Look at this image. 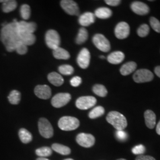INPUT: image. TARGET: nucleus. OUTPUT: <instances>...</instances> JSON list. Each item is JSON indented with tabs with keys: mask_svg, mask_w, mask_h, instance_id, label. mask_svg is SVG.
Masks as SVG:
<instances>
[{
	"mask_svg": "<svg viewBox=\"0 0 160 160\" xmlns=\"http://www.w3.org/2000/svg\"><path fill=\"white\" fill-rule=\"evenodd\" d=\"M144 118L147 126L149 129H153L156 123V116L152 110H148L144 113Z\"/></svg>",
	"mask_w": 160,
	"mask_h": 160,
	"instance_id": "18",
	"label": "nucleus"
},
{
	"mask_svg": "<svg viewBox=\"0 0 160 160\" xmlns=\"http://www.w3.org/2000/svg\"><path fill=\"white\" fill-rule=\"evenodd\" d=\"M48 79L52 85L57 87L62 85L64 82L63 77L59 74L55 72L49 74Z\"/></svg>",
	"mask_w": 160,
	"mask_h": 160,
	"instance_id": "21",
	"label": "nucleus"
},
{
	"mask_svg": "<svg viewBox=\"0 0 160 160\" xmlns=\"http://www.w3.org/2000/svg\"><path fill=\"white\" fill-rule=\"evenodd\" d=\"M105 2L110 6H118L120 4L121 1L120 0H106Z\"/></svg>",
	"mask_w": 160,
	"mask_h": 160,
	"instance_id": "42",
	"label": "nucleus"
},
{
	"mask_svg": "<svg viewBox=\"0 0 160 160\" xmlns=\"http://www.w3.org/2000/svg\"><path fill=\"white\" fill-rule=\"evenodd\" d=\"M80 126L79 120L72 116H63L58 122L59 128L65 131H74Z\"/></svg>",
	"mask_w": 160,
	"mask_h": 160,
	"instance_id": "3",
	"label": "nucleus"
},
{
	"mask_svg": "<svg viewBox=\"0 0 160 160\" xmlns=\"http://www.w3.org/2000/svg\"><path fill=\"white\" fill-rule=\"evenodd\" d=\"M39 131L40 135L45 138H51L53 135V129L51 123L46 118H40L38 122Z\"/></svg>",
	"mask_w": 160,
	"mask_h": 160,
	"instance_id": "5",
	"label": "nucleus"
},
{
	"mask_svg": "<svg viewBox=\"0 0 160 160\" xmlns=\"http://www.w3.org/2000/svg\"><path fill=\"white\" fill-rule=\"evenodd\" d=\"M137 67V65L135 62H129L122 65L120 69V73L122 75H128L133 72Z\"/></svg>",
	"mask_w": 160,
	"mask_h": 160,
	"instance_id": "22",
	"label": "nucleus"
},
{
	"mask_svg": "<svg viewBox=\"0 0 160 160\" xmlns=\"http://www.w3.org/2000/svg\"><path fill=\"white\" fill-rule=\"evenodd\" d=\"M104 109L102 106H97L89 113L88 117L90 119H96L102 116L104 113Z\"/></svg>",
	"mask_w": 160,
	"mask_h": 160,
	"instance_id": "31",
	"label": "nucleus"
},
{
	"mask_svg": "<svg viewBox=\"0 0 160 160\" xmlns=\"http://www.w3.org/2000/svg\"><path fill=\"white\" fill-rule=\"evenodd\" d=\"M18 31V30H17ZM20 40L26 44L27 46H30L33 45L36 42V37L34 34L29 33H24V32H18Z\"/></svg>",
	"mask_w": 160,
	"mask_h": 160,
	"instance_id": "20",
	"label": "nucleus"
},
{
	"mask_svg": "<svg viewBox=\"0 0 160 160\" xmlns=\"http://www.w3.org/2000/svg\"><path fill=\"white\" fill-rule=\"evenodd\" d=\"M36 160H49V159H47L46 158H44V157H39L38 158H37Z\"/></svg>",
	"mask_w": 160,
	"mask_h": 160,
	"instance_id": "45",
	"label": "nucleus"
},
{
	"mask_svg": "<svg viewBox=\"0 0 160 160\" xmlns=\"http://www.w3.org/2000/svg\"><path fill=\"white\" fill-rule=\"evenodd\" d=\"M36 154L40 157H44L51 156L52 154V150L51 148L48 147H43L36 150Z\"/></svg>",
	"mask_w": 160,
	"mask_h": 160,
	"instance_id": "32",
	"label": "nucleus"
},
{
	"mask_svg": "<svg viewBox=\"0 0 160 160\" xmlns=\"http://www.w3.org/2000/svg\"><path fill=\"white\" fill-rule=\"evenodd\" d=\"M133 78L137 83H143L149 82L153 80L154 74L147 69H141L137 70L133 74Z\"/></svg>",
	"mask_w": 160,
	"mask_h": 160,
	"instance_id": "7",
	"label": "nucleus"
},
{
	"mask_svg": "<svg viewBox=\"0 0 160 160\" xmlns=\"http://www.w3.org/2000/svg\"><path fill=\"white\" fill-rule=\"evenodd\" d=\"M92 91L98 96L101 97H106L108 94L106 88L102 84H96L92 87Z\"/></svg>",
	"mask_w": 160,
	"mask_h": 160,
	"instance_id": "30",
	"label": "nucleus"
},
{
	"mask_svg": "<svg viewBox=\"0 0 160 160\" xmlns=\"http://www.w3.org/2000/svg\"><path fill=\"white\" fill-rule=\"evenodd\" d=\"M20 15L24 20H28L31 15L30 7L28 4H23L20 7Z\"/></svg>",
	"mask_w": 160,
	"mask_h": 160,
	"instance_id": "33",
	"label": "nucleus"
},
{
	"mask_svg": "<svg viewBox=\"0 0 160 160\" xmlns=\"http://www.w3.org/2000/svg\"><path fill=\"white\" fill-rule=\"evenodd\" d=\"M58 71L62 74L65 75H69L73 74L74 69L71 65H61L58 68Z\"/></svg>",
	"mask_w": 160,
	"mask_h": 160,
	"instance_id": "34",
	"label": "nucleus"
},
{
	"mask_svg": "<svg viewBox=\"0 0 160 160\" xmlns=\"http://www.w3.org/2000/svg\"><path fill=\"white\" fill-rule=\"evenodd\" d=\"M72 160V159H71V158H68V159H65V160Z\"/></svg>",
	"mask_w": 160,
	"mask_h": 160,
	"instance_id": "47",
	"label": "nucleus"
},
{
	"mask_svg": "<svg viewBox=\"0 0 160 160\" xmlns=\"http://www.w3.org/2000/svg\"><path fill=\"white\" fill-rule=\"evenodd\" d=\"M151 26L156 32L160 33V22L154 17H151L149 19Z\"/></svg>",
	"mask_w": 160,
	"mask_h": 160,
	"instance_id": "36",
	"label": "nucleus"
},
{
	"mask_svg": "<svg viewBox=\"0 0 160 160\" xmlns=\"http://www.w3.org/2000/svg\"><path fill=\"white\" fill-rule=\"evenodd\" d=\"M145 150H146L145 147L143 146V145H138L132 148V152L133 154L140 155H143L145 152Z\"/></svg>",
	"mask_w": 160,
	"mask_h": 160,
	"instance_id": "38",
	"label": "nucleus"
},
{
	"mask_svg": "<svg viewBox=\"0 0 160 160\" xmlns=\"http://www.w3.org/2000/svg\"><path fill=\"white\" fill-rule=\"evenodd\" d=\"M126 160L125 159H123V158H120V159H118V160Z\"/></svg>",
	"mask_w": 160,
	"mask_h": 160,
	"instance_id": "48",
	"label": "nucleus"
},
{
	"mask_svg": "<svg viewBox=\"0 0 160 160\" xmlns=\"http://www.w3.org/2000/svg\"><path fill=\"white\" fill-rule=\"evenodd\" d=\"M95 21V15L91 12H86L80 16L78 22L82 26H88Z\"/></svg>",
	"mask_w": 160,
	"mask_h": 160,
	"instance_id": "17",
	"label": "nucleus"
},
{
	"mask_svg": "<svg viewBox=\"0 0 160 160\" xmlns=\"http://www.w3.org/2000/svg\"><path fill=\"white\" fill-rule=\"evenodd\" d=\"M81 82H82V80L80 77H74L70 81V83L71 86L74 87H77L80 86Z\"/></svg>",
	"mask_w": 160,
	"mask_h": 160,
	"instance_id": "40",
	"label": "nucleus"
},
{
	"mask_svg": "<svg viewBox=\"0 0 160 160\" xmlns=\"http://www.w3.org/2000/svg\"><path fill=\"white\" fill-rule=\"evenodd\" d=\"M18 136L20 141L24 143H28L32 140V135L24 128H22L18 132Z\"/></svg>",
	"mask_w": 160,
	"mask_h": 160,
	"instance_id": "25",
	"label": "nucleus"
},
{
	"mask_svg": "<svg viewBox=\"0 0 160 160\" xmlns=\"http://www.w3.org/2000/svg\"><path fill=\"white\" fill-rule=\"evenodd\" d=\"M17 3L14 0H6L3 3L2 9L4 12H10L14 11L17 8Z\"/></svg>",
	"mask_w": 160,
	"mask_h": 160,
	"instance_id": "27",
	"label": "nucleus"
},
{
	"mask_svg": "<svg viewBox=\"0 0 160 160\" xmlns=\"http://www.w3.org/2000/svg\"><path fill=\"white\" fill-rule=\"evenodd\" d=\"M53 55L58 59L66 60L70 58V54L68 52L61 47H58L53 50Z\"/></svg>",
	"mask_w": 160,
	"mask_h": 160,
	"instance_id": "24",
	"label": "nucleus"
},
{
	"mask_svg": "<svg viewBox=\"0 0 160 160\" xmlns=\"http://www.w3.org/2000/svg\"><path fill=\"white\" fill-rule=\"evenodd\" d=\"M116 137L120 141H125L128 138V134L123 131H117L116 132Z\"/></svg>",
	"mask_w": 160,
	"mask_h": 160,
	"instance_id": "39",
	"label": "nucleus"
},
{
	"mask_svg": "<svg viewBox=\"0 0 160 160\" xmlns=\"http://www.w3.org/2000/svg\"><path fill=\"white\" fill-rule=\"evenodd\" d=\"M131 10L138 15H146L149 12V8L146 4L140 1H135L131 6Z\"/></svg>",
	"mask_w": 160,
	"mask_h": 160,
	"instance_id": "16",
	"label": "nucleus"
},
{
	"mask_svg": "<svg viewBox=\"0 0 160 160\" xmlns=\"http://www.w3.org/2000/svg\"><path fill=\"white\" fill-rule=\"evenodd\" d=\"M17 22L14 19L12 23L7 24L1 29V39L7 51L10 52L14 51L17 44L22 42L17 31Z\"/></svg>",
	"mask_w": 160,
	"mask_h": 160,
	"instance_id": "1",
	"label": "nucleus"
},
{
	"mask_svg": "<svg viewBox=\"0 0 160 160\" xmlns=\"http://www.w3.org/2000/svg\"><path fill=\"white\" fill-rule=\"evenodd\" d=\"M17 30L19 32H25L33 33L36 31L37 25L34 22H26L24 21L18 22L17 23Z\"/></svg>",
	"mask_w": 160,
	"mask_h": 160,
	"instance_id": "15",
	"label": "nucleus"
},
{
	"mask_svg": "<svg viewBox=\"0 0 160 160\" xmlns=\"http://www.w3.org/2000/svg\"><path fill=\"white\" fill-rule=\"evenodd\" d=\"M106 120L117 131H123L128 125L126 118L123 114L116 111L109 112L106 117Z\"/></svg>",
	"mask_w": 160,
	"mask_h": 160,
	"instance_id": "2",
	"label": "nucleus"
},
{
	"mask_svg": "<svg viewBox=\"0 0 160 160\" xmlns=\"http://www.w3.org/2000/svg\"><path fill=\"white\" fill-rule=\"evenodd\" d=\"M100 58L101 59H104V58H105V57H104V56H100Z\"/></svg>",
	"mask_w": 160,
	"mask_h": 160,
	"instance_id": "46",
	"label": "nucleus"
},
{
	"mask_svg": "<svg viewBox=\"0 0 160 160\" xmlns=\"http://www.w3.org/2000/svg\"><path fill=\"white\" fill-rule=\"evenodd\" d=\"M71 99V96L69 93H58L52 98L51 100L52 105L54 108H60L67 104Z\"/></svg>",
	"mask_w": 160,
	"mask_h": 160,
	"instance_id": "8",
	"label": "nucleus"
},
{
	"mask_svg": "<svg viewBox=\"0 0 160 160\" xmlns=\"http://www.w3.org/2000/svg\"><path fill=\"white\" fill-rule=\"evenodd\" d=\"M125 59V55L122 52L116 51L111 53L108 57V62L112 64H119Z\"/></svg>",
	"mask_w": 160,
	"mask_h": 160,
	"instance_id": "19",
	"label": "nucleus"
},
{
	"mask_svg": "<svg viewBox=\"0 0 160 160\" xmlns=\"http://www.w3.org/2000/svg\"><path fill=\"white\" fill-rule=\"evenodd\" d=\"M92 42L97 49L101 51L108 52L110 50V43L103 34H95L92 38Z\"/></svg>",
	"mask_w": 160,
	"mask_h": 160,
	"instance_id": "6",
	"label": "nucleus"
},
{
	"mask_svg": "<svg viewBox=\"0 0 160 160\" xmlns=\"http://www.w3.org/2000/svg\"><path fill=\"white\" fill-rule=\"evenodd\" d=\"M116 37L119 39H126L130 33V27L126 22H122L117 24L114 29Z\"/></svg>",
	"mask_w": 160,
	"mask_h": 160,
	"instance_id": "12",
	"label": "nucleus"
},
{
	"mask_svg": "<svg viewBox=\"0 0 160 160\" xmlns=\"http://www.w3.org/2000/svg\"><path fill=\"white\" fill-rule=\"evenodd\" d=\"M8 99L12 104H18L21 100V94L17 90H12L8 96Z\"/></svg>",
	"mask_w": 160,
	"mask_h": 160,
	"instance_id": "29",
	"label": "nucleus"
},
{
	"mask_svg": "<svg viewBox=\"0 0 160 160\" xmlns=\"http://www.w3.org/2000/svg\"><path fill=\"white\" fill-rule=\"evenodd\" d=\"M52 150L60 154L67 155L71 153V149L68 147L59 143H53L52 145Z\"/></svg>",
	"mask_w": 160,
	"mask_h": 160,
	"instance_id": "26",
	"label": "nucleus"
},
{
	"mask_svg": "<svg viewBox=\"0 0 160 160\" xmlns=\"http://www.w3.org/2000/svg\"><path fill=\"white\" fill-rule=\"evenodd\" d=\"M156 132H157V134L160 135V121L158 122V123L157 126V128H156Z\"/></svg>",
	"mask_w": 160,
	"mask_h": 160,
	"instance_id": "44",
	"label": "nucleus"
},
{
	"mask_svg": "<svg viewBox=\"0 0 160 160\" xmlns=\"http://www.w3.org/2000/svg\"><path fill=\"white\" fill-rule=\"evenodd\" d=\"M28 46L23 43L22 42H20L16 47L15 51L20 55H24L28 52Z\"/></svg>",
	"mask_w": 160,
	"mask_h": 160,
	"instance_id": "37",
	"label": "nucleus"
},
{
	"mask_svg": "<svg viewBox=\"0 0 160 160\" xmlns=\"http://www.w3.org/2000/svg\"><path fill=\"white\" fill-rule=\"evenodd\" d=\"M97 103V100L92 96H82L78 98L75 103L78 109L81 110H87L90 109Z\"/></svg>",
	"mask_w": 160,
	"mask_h": 160,
	"instance_id": "9",
	"label": "nucleus"
},
{
	"mask_svg": "<svg viewBox=\"0 0 160 160\" xmlns=\"http://www.w3.org/2000/svg\"><path fill=\"white\" fill-rule=\"evenodd\" d=\"M77 142L84 148H90L95 143V138L92 134L81 133L76 138Z\"/></svg>",
	"mask_w": 160,
	"mask_h": 160,
	"instance_id": "11",
	"label": "nucleus"
},
{
	"mask_svg": "<svg viewBox=\"0 0 160 160\" xmlns=\"http://www.w3.org/2000/svg\"><path fill=\"white\" fill-rule=\"evenodd\" d=\"M149 33V27L147 24H143L138 28L137 33L139 37L144 38L146 37Z\"/></svg>",
	"mask_w": 160,
	"mask_h": 160,
	"instance_id": "35",
	"label": "nucleus"
},
{
	"mask_svg": "<svg viewBox=\"0 0 160 160\" xmlns=\"http://www.w3.org/2000/svg\"><path fill=\"white\" fill-rule=\"evenodd\" d=\"M46 45L52 50L59 47L61 39L59 34L55 30H49L45 35Z\"/></svg>",
	"mask_w": 160,
	"mask_h": 160,
	"instance_id": "4",
	"label": "nucleus"
},
{
	"mask_svg": "<svg viewBox=\"0 0 160 160\" xmlns=\"http://www.w3.org/2000/svg\"><path fill=\"white\" fill-rule=\"evenodd\" d=\"M96 17L101 19L109 18L112 15V10L107 7H100L97 8L95 11V14Z\"/></svg>",
	"mask_w": 160,
	"mask_h": 160,
	"instance_id": "23",
	"label": "nucleus"
},
{
	"mask_svg": "<svg viewBox=\"0 0 160 160\" xmlns=\"http://www.w3.org/2000/svg\"><path fill=\"white\" fill-rule=\"evenodd\" d=\"M61 6L67 14L72 16H79L80 10L77 4L72 0H62Z\"/></svg>",
	"mask_w": 160,
	"mask_h": 160,
	"instance_id": "10",
	"label": "nucleus"
},
{
	"mask_svg": "<svg viewBox=\"0 0 160 160\" xmlns=\"http://www.w3.org/2000/svg\"><path fill=\"white\" fill-rule=\"evenodd\" d=\"M135 160H156L154 157L149 155H138Z\"/></svg>",
	"mask_w": 160,
	"mask_h": 160,
	"instance_id": "41",
	"label": "nucleus"
},
{
	"mask_svg": "<svg viewBox=\"0 0 160 160\" xmlns=\"http://www.w3.org/2000/svg\"><path fill=\"white\" fill-rule=\"evenodd\" d=\"M88 37V33L87 30L84 28H81L79 30V32L76 38V43L78 45H81L86 42Z\"/></svg>",
	"mask_w": 160,
	"mask_h": 160,
	"instance_id": "28",
	"label": "nucleus"
},
{
	"mask_svg": "<svg viewBox=\"0 0 160 160\" xmlns=\"http://www.w3.org/2000/svg\"><path fill=\"white\" fill-rule=\"evenodd\" d=\"M155 73L160 78V66L157 67L154 69Z\"/></svg>",
	"mask_w": 160,
	"mask_h": 160,
	"instance_id": "43",
	"label": "nucleus"
},
{
	"mask_svg": "<svg viewBox=\"0 0 160 160\" xmlns=\"http://www.w3.org/2000/svg\"><path fill=\"white\" fill-rule=\"evenodd\" d=\"M34 94L39 98L47 100L51 96V89L47 85H38L34 88Z\"/></svg>",
	"mask_w": 160,
	"mask_h": 160,
	"instance_id": "14",
	"label": "nucleus"
},
{
	"mask_svg": "<svg viewBox=\"0 0 160 160\" xmlns=\"http://www.w3.org/2000/svg\"><path fill=\"white\" fill-rule=\"evenodd\" d=\"M90 62V53L87 49L83 48L78 55L77 63L81 68L86 69L88 67Z\"/></svg>",
	"mask_w": 160,
	"mask_h": 160,
	"instance_id": "13",
	"label": "nucleus"
}]
</instances>
